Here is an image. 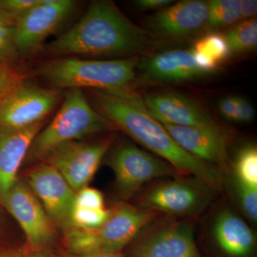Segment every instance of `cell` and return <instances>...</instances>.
Here are the masks:
<instances>
[{"label": "cell", "instance_id": "obj_1", "mask_svg": "<svg viewBox=\"0 0 257 257\" xmlns=\"http://www.w3.org/2000/svg\"><path fill=\"white\" fill-rule=\"evenodd\" d=\"M97 111L140 145L170 164L182 175L197 177L216 191L222 189L224 172L183 150L160 121L149 113L143 97L131 89L92 90Z\"/></svg>", "mask_w": 257, "mask_h": 257}, {"label": "cell", "instance_id": "obj_2", "mask_svg": "<svg viewBox=\"0 0 257 257\" xmlns=\"http://www.w3.org/2000/svg\"><path fill=\"white\" fill-rule=\"evenodd\" d=\"M151 32L134 24L112 1L96 0L67 32L42 47L55 57H136L155 42Z\"/></svg>", "mask_w": 257, "mask_h": 257}, {"label": "cell", "instance_id": "obj_3", "mask_svg": "<svg viewBox=\"0 0 257 257\" xmlns=\"http://www.w3.org/2000/svg\"><path fill=\"white\" fill-rule=\"evenodd\" d=\"M139 62L138 57L114 60L58 57L42 62L37 72L57 90L89 88L91 90L118 91L130 89Z\"/></svg>", "mask_w": 257, "mask_h": 257}, {"label": "cell", "instance_id": "obj_4", "mask_svg": "<svg viewBox=\"0 0 257 257\" xmlns=\"http://www.w3.org/2000/svg\"><path fill=\"white\" fill-rule=\"evenodd\" d=\"M114 128L109 120L90 105L82 89H69L54 119L34 139L27 160L42 161L49 152L61 145L80 141Z\"/></svg>", "mask_w": 257, "mask_h": 257}, {"label": "cell", "instance_id": "obj_5", "mask_svg": "<svg viewBox=\"0 0 257 257\" xmlns=\"http://www.w3.org/2000/svg\"><path fill=\"white\" fill-rule=\"evenodd\" d=\"M110 215L95 229L69 228L64 231L67 252L82 254L99 251H121L136 239L159 212L120 202L110 209Z\"/></svg>", "mask_w": 257, "mask_h": 257}, {"label": "cell", "instance_id": "obj_6", "mask_svg": "<svg viewBox=\"0 0 257 257\" xmlns=\"http://www.w3.org/2000/svg\"><path fill=\"white\" fill-rule=\"evenodd\" d=\"M104 157L114 172L118 195L124 201L131 199L153 179L183 176L168 162L130 142L111 147Z\"/></svg>", "mask_w": 257, "mask_h": 257}, {"label": "cell", "instance_id": "obj_7", "mask_svg": "<svg viewBox=\"0 0 257 257\" xmlns=\"http://www.w3.org/2000/svg\"><path fill=\"white\" fill-rule=\"evenodd\" d=\"M215 191L197 177L157 182L140 196L138 207L171 216L194 215L210 204Z\"/></svg>", "mask_w": 257, "mask_h": 257}, {"label": "cell", "instance_id": "obj_8", "mask_svg": "<svg viewBox=\"0 0 257 257\" xmlns=\"http://www.w3.org/2000/svg\"><path fill=\"white\" fill-rule=\"evenodd\" d=\"M151 223L130 243L128 257H202L192 222L168 219Z\"/></svg>", "mask_w": 257, "mask_h": 257}, {"label": "cell", "instance_id": "obj_9", "mask_svg": "<svg viewBox=\"0 0 257 257\" xmlns=\"http://www.w3.org/2000/svg\"><path fill=\"white\" fill-rule=\"evenodd\" d=\"M1 205L18 221L34 253H41L55 243L57 228L27 182L18 179Z\"/></svg>", "mask_w": 257, "mask_h": 257}, {"label": "cell", "instance_id": "obj_10", "mask_svg": "<svg viewBox=\"0 0 257 257\" xmlns=\"http://www.w3.org/2000/svg\"><path fill=\"white\" fill-rule=\"evenodd\" d=\"M112 143L111 138L93 143L69 142L55 147L42 162L55 167L77 192L87 187Z\"/></svg>", "mask_w": 257, "mask_h": 257}, {"label": "cell", "instance_id": "obj_11", "mask_svg": "<svg viewBox=\"0 0 257 257\" xmlns=\"http://www.w3.org/2000/svg\"><path fill=\"white\" fill-rule=\"evenodd\" d=\"M60 96V90L23 81L0 101V128L23 130L41 123Z\"/></svg>", "mask_w": 257, "mask_h": 257}, {"label": "cell", "instance_id": "obj_12", "mask_svg": "<svg viewBox=\"0 0 257 257\" xmlns=\"http://www.w3.org/2000/svg\"><path fill=\"white\" fill-rule=\"evenodd\" d=\"M78 3L73 0H41V3L18 20L15 25V42L20 55H30L42 49L74 14Z\"/></svg>", "mask_w": 257, "mask_h": 257}, {"label": "cell", "instance_id": "obj_13", "mask_svg": "<svg viewBox=\"0 0 257 257\" xmlns=\"http://www.w3.org/2000/svg\"><path fill=\"white\" fill-rule=\"evenodd\" d=\"M171 136L189 155L215 166L224 173L230 169L229 147L234 133L219 123L201 126L164 124Z\"/></svg>", "mask_w": 257, "mask_h": 257}, {"label": "cell", "instance_id": "obj_14", "mask_svg": "<svg viewBox=\"0 0 257 257\" xmlns=\"http://www.w3.org/2000/svg\"><path fill=\"white\" fill-rule=\"evenodd\" d=\"M27 178L29 187L55 227L63 232L70 228L76 192L60 172L43 162L32 169Z\"/></svg>", "mask_w": 257, "mask_h": 257}, {"label": "cell", "instance_id": "obj_15", "mask_svg": "<svg viewBox=\"0 0 257 257\" xmlns=\"http://www.w3.org/2000/svg\"><path fill=\"white\" fill-rule=\"evenodd\" d=\"M209 2L184 0L157 11L147 19V25L155 37L180 40L205 28Z\"/></svg>", "mask_w": 257, "mask_h": 257}, {"label": "cell", "instance_id": "obj_16", "mask_svg": "<svg viewBox=\"0 0 257 257\" xmlns=\"http://www.w3.org/2000/svg\"><path fill=\"white\" fill-rule=\"evenodd\" d=\"M143 99L149 113L162 124L201 126L216 122L200 103L179 93L152 92Z\"/></svg>", "mask_w": 257, "mask_h": 257}, {"label": "cell", "instance_id": "obj_17", "mask_svg": "<svg viewBox=\"0 0 257 257\" xmlns=\"http://www.w3.org/2000/svg\"><path fill=\"white\" fill-rule=\"evenodd\" d=\"M140 77L155 84H176L207 75L198 66L192 50L165 51L139 62Z\"/></svg>", "mask_w": 257, "mask_h": 257}, {"label": "cell", "instance_id": "obj_18", "mask_svg": "<svg viewBox=\"0 0 257 257\" xmlns=\"http://www.w3.org/2000/svg\"><path fill=\"white\" fill-rule=\"evenodd\" d=\"M210 234L216 247L226 257H250L256 247L252 230L241 216L228 208L216 213Z\"/></svg>", "mask_w": 257, "mask_h": 257}, {"label": "cell", "instance_id": "obj_19", "mask_svg": "<svg viewBox=\"0 0 257 257\" xmlns=\"http://www.w3.org/2000/svg\"><path fill=\"white\" fill-rule=\"evenodd\" d=\"M42 122L23 130L0 128V204L18 180V172Z\"/></svg>", "mask_w": 257, "mask_h": 257}, {"label": "cell", "instance_id": "obj_20", "mask_svg": "<svg viewBox=\"0 0 257 257\" xmlns=\"http://www.w3.org/2000/svg\"><path fill=\"white\" fill-rule=\"evenodd\" d=\"M192 50L198 66L207 74L214 72L231 55L224 35L216 32L199 39Z\"/></svg>", "mask_w": 257, "mask_h": 257}, {"label": "cell", "instance_id": "obj_21", "mask_svg": "<svg viewBox=\"0 0 257 257\" xmlns=\"http://www.w3.org/2000/svg\"><path fill=\"white\" fill-rule=\"evenodd\" d=\"M241 20L239 0H212L209 2V11L205 28L215 30L235 25Z\"/></svg>", "mask_w": 257, "mask_h": 257}, {"label": "cell", "instance_id": "obj_22", "mask_svg": "<svg viewBox=\"0 0 257 257\" xmlns=\"http://www.w3.org/2000/svg\"><path fill=\"white\" fill-rule=\"evenodd\" d=\"M230 54H242L256 48L257 21L256 19L241 20L224 35Z\"/></svg>", "mask_w": 257, "mask_h": 257}, {"label": "cell", "instance_id": "obj_23", "mask_svg": "<svg viewBox=\"0 0 257 257\" xmlns=\"http://www.w3.org/2000/svg\"><path fill=\"white\" fill-rule=\"evenodd\" d=\"M234 179L238 183L257 189V148L247 144L236 154L233 163Z\"/></svg>", "mask_w": 257, "mask_h": 257}, {"label": "cell", "instance_id": "obj_24", "mask_svg": "<svg viewBox=\"0 0 257 257\" xmlns=\"http://www.w3.org/2000/svg\"><path fill=\"white\" fill-rule=\"evenodd\" d=\"M110 212V209L105 208L96 209L74 207L71 215V224L79 229H97L107 220Z\"/></svg>", "mask_w": 257, "mask_h": 257}, {"label": "cell", "instance_id": "obj_25", "mask_svg": "<svg viewBox=\"0 0 257 257\" xmlns=\"http://www.w3.org/2000/svg\"><path fill=\"white\" fill-rule=\"evenodd\" d=\"M16 42L14 25L0 26V64L10 65L20 57Z\"/></svg>", "mask_w": 257, "mask_h": 257}, {"label": "cell", "instance_id": "obj_26", "mask_svg": "<svg viewBox=\"0 0 257 257\" xmlns=\"http://www.w3.org/2000/svg\"><path fill=\"white\" fill-rule=\"evenodd\" d=\"M234 192L241 210L250 220H257V189L251 188L234 180Z\"/></svg>", "mask_w": 257, "mask_h": 257}, {"label": "cell", "instance_id": "obj_27", "mask_svg": "<svg viewBox=\"0 0 257 257\" xmlns=\"http://www.w3.org/2000/svg\"><path fill=\"white\" fill-rule=\"evenodd\" d=\"M74 207L102 209L104 208V196L97 189L84 187L76 192Z\"/></svg>", "mask_w": 257, "mask_h": 257}, {"label": "cell", "instance_id": "obj_28", "mask_svg": "<svg viewBox=\"0 0 257 257\" xmlns=\"http://www.w3.org/2000/svg\"><path fill=\"white\" fill-rule=\"evenodd\" d=\"M41 3V0H0V10L16 22L30 10Z\"/></svg>", "mask_w": 257, "mask_h": 257}, {"label": "cell", "instance_id": "obj_29", "mask_svg": "<svg viewBox=\"0 0 257 257\" xmlns=\"http://www.w3.org/2000/svg\"><path fill=\"white\" fill-rule=\"evenodd\" d=\"M24 80V76L11 66L0 64V101Z\"/></svg>", "mask_w": 257, "mask_h": 257}, {"label": "cell", "instance_id": "obj_30", "mask_svg": "<svg viewBox=\"0 0 257 257\" xmlns=\"http://www.w3.org/2000/svg\"><path fill=\"white\" fill-rule=\"evenodd\" d=\"M239 98V96H228L219 100L218 108L219 113L225 119L234 121Z\"/></svg>", "mask_w": 257, "mask_h": 257}, {"label": "cell", "instance_id": "obj_31", "mask_svg": "<svg viewBox=\"0 0 257 257\" xmlns=\"http://www.w3.org/2000/svg\"><path fill=\"white\" fill-rule=\"evenodd\" d=\"M254 116L255 110L252 104L247 99L239 96V103H238L237 109L235 116V122H251L254 119Z\"/></svg>", "mask_w": 257, "mask_h": 257}, {"label": "cell", "instance_id": "obj_32", "mask_svg": "<svg viewBox=\"0 0 257 257\" xmlns=\"http://www.w3.org/2000/svg\"><path fill=\"white\" fill-rule=\"evenodd\" d=\"M172 0H135L133 5L135 8L142 11L146 10H160L173 4Z\"/></svg>", "mask_w": 257, "mask_h": 257}, {"label": "cell", "instance_id": "obj_33", "mask_svg": "<svg viewBox=\"0 0 257 257\" xmlns=\"http://www.w3.org/2000/svg\"><path fill=\"white\" fill-rule=\"evenodd\" d=\"M240 14L241 20L253 19L257 13L256 0H239Z\"/></svg>", "mask_w": 257, "mask_h": 257}, {"label": "cell", "instance_id": "obj_34", "mask_svg": "<svg viewBox=\"0 0 257 257\" xmlns=\"http://www.w3.org/2000/svg\"><path fill=\"white\" fill-rule=\"evenodd\" d=\"M56 257H125L121 251H107V250H99L82 254H74L67 252L59 253Z\"/></svg>", "mask_w": 257, "mask_h": 257}, {"label": "cell", "instance_id": "obj_35", "mask_svg": "<svg viewBox=\"0 0 257 257\" xmlns=\"http://www.w3.org/2000/svg\"><path fill=\"white\" fill-rule=\"evenodd\" d=\"M0 257H26L25 251L18 248H9L0 250Z\"/></svg>", "mask_w": 257, "mask_h": 257}, {"label": "cell", "instance_id": "obj_36", "mask_svg": "<svg viewBox=\"0 0 257 257\" xmlns=\"http://www.w3.org/2000/svg\"><path fill=\"white\" fill-rule=\"evenodd\" d=\"M10 25H15V23L13 21V19L10 18L8 15L5 14L3 10H0V26Z\"/></svg>", "mask_w": 257, "mask_h": 257}, {"label": "cell", "instance_id": "obj_37", "mask_svg": "<svg viewBox=\"0 0 257 257\" xmlns=\"http://www.w3.org/2000/svg\"><path fill=\"white\" fill-rule=\"evenodd\" d=\"M32 257H46L44 256L42 253H35V254L31 255Z\"/></svg>", "mask_w": 257, "mask_h": 257}, {"label": "cell", "instance_id": "obj_38", "mask_svg": "<svg viewBox=\"0 0 257 257\" xmlns=\"http://www.w3.org/2000/svg\"><path fill=\"white\" fill-rule=\"evenodd\" d=\"M28 257H32V256H31V255H30V256H28Z\"/></svg>", "mask_w": 257, "mask_h": 257}]
</instances>
